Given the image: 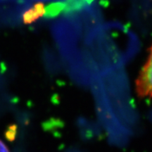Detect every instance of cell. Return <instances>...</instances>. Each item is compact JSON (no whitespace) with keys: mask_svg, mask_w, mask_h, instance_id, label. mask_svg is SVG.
<instances>
[{"mask_svg":"<svg viewBox=\"0 0 152 152\" xmlns=\"http://www.w3.org/2000/svg\"><path fill=\"white\" fill-rule=\"evenodd\" d=\"M136 92L142 98H152V46L149 57L136 80Z\"/></svg>","mask_w":152,"mask_h":152,"instance_id":"6da1fadb","label":"cell"},{"mask_svg":"<svg viewBox=\"0 0 152 152\" xmlns=\"http://www.w3.org/2000/svg\"><path fill=\"white\" fill-rule=\"evenodd\" d=\"M45 7L44 4L38 2L33 5L23 14V21L26 24H30L36 21L38 18L44 16Z\"/></svg>","mask_w":152,"mask_h":152,"instance_id":"7a4b0ae2","label":"cell"},{"mask_svg":"<svg viewBox=\"0 0 152 152\" xmlns=\"http://www.w3.org/2000/svg\"><path fill=\"white\" fill-rule=\"evenodd\" d=\"M66 8V4L63 2H54L49 4L45 7L44 17L47 18H54L58 16L61 11Z\"/></svg>","mask_w":152,"mask_h":152,"instance_id":"3957f363","label":"cell"},{"mask_svg":"<svg viewBox=\"0 0 152 152\" xmlns=\"http://www.w3.org/2000/svg\"><path fill=\"white\" fill-rule=\"evenodd\" d=\"M0 152H9V150L6 144L1 140H0Z\"/></svg>","mask_w":152,"mask_h":152,"instance_id":"277c9868","label":"cell"}]
</instances>
